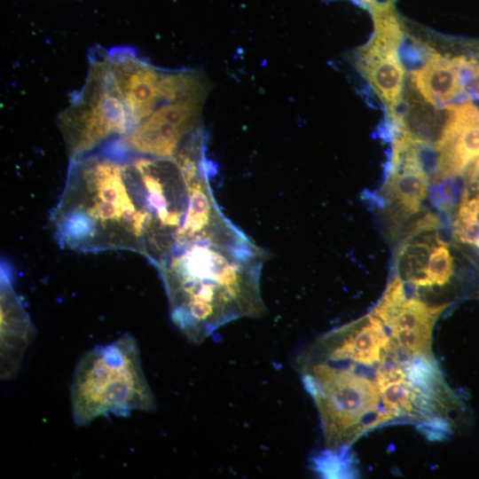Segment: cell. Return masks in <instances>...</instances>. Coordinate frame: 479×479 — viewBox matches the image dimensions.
<instances>
[{"instance_id":"cell-4","label":"cell","mask_w":479,"mask_h":479,"mask_svg":"<svg viewBox=\"0 0 479 479\" xmlns=\"http://www.w3.org/2000/svg\"><path fill=\"white\" fill-rule=\"evenodd\" d=\"M58 124L70 159L94 152L104 142L122 137L136 127L97 56L89 55L85 83L59 114Z\"/></svg>"},{"instance_id":"cell-6","label":"cell","mask_w":479,"mask_h":479,"mask_svg":"<svg viewBox=\"0 0 479 479\" xmlns=\"http://www.w3.org/2000/svg\"><path fill=\"white\" fill-rule=\"evenodd\" d=\"M205 98L161 105L127 135L115 139L125 151L151 157L174 156L184 142L201 127Z\"/></svg>"},{"instance_id":"cell-2","label":"cell","mask_w":479,"mask_h":479,"mask_svg":"<svg viewBox=\"0 0 479 479\" xmlns=\"http://www.w3.org/2000/svg\"><path fill=\"white\" fill-rule=\"evenodd\" d=\"M266 257L248 238L200 240L157 267L171 320L190 342H203L231 321L265 314L260 277Z\"/></svg>"},{"instance_id":"cell-13","label":"cell","mask_w":479,"mask_h":479,"mask_svg":"<svg viewBox=\"0 0 479 479\" xmlns=\"http://www.w3.org/2000/svg\"><path fill=\"white\" fill-rule=\"evenodd\" d=\"M461 84L464 100L479 99V62L463 55Z\"/></svg>"},{"instance_id":"cell-11","label":"cell","mask_w":479,"mask_h":479,"mask_svg":"<svg viewBox=\"0 0 479 479\" xmlns=\"http://www.w3.org/2000/svg\"><path fill=\"white\" fill-rule=\"evenodd\" d=\"M454 271L453 255L446 244L440 243L432 248L427 263L406 280L414 289L444 287L452 282Z\"/></svg>"},{"instance_id":"cell-14","label":"cell","mask_w":479,"mask_h":479,"mask_svg":"<svg viewBox=\"0 0 479 479\" xmlns=\"http://www.w3.org/2000/svg\"><path fill=\"white\" fill-rule=\"evenodd\" d=\"M467 177L479 179V156L471 164Z\"/></svg>"},{"instance_id":"cell-3","label":"cell","mask_w":479,"mask_h":479,"mask_svg":"<svg viewBox=\"0 0 479 479\" xmlns=\"http://www.w3.org/2000/svg\"><path fill=\"white\" fill-rule=\"evenodd\" d=\"M72 415L77 427L100 416L153 412L156 402L143 372L136 339L125 334L83 354L70 386Z\"/></svg>"},{"instance_id":"cell-8","label":"cell","mask_w":479,"mask_h":479,"mask_svg":"<svg viewBox=\"0 0 479 479\" xmlns=\"http://www.w3.org/2000/svg\"><path fill=\"white\" fill-rule=\"evenodd\" d=\"M435 145L441 178L460 176L479 156V109L470 100L450 104Z\"/></svg>"},{"instance_id":"cell-7","label":"cell","mask_w":479,"mask_h":479,"mask_svg":"<svg viewBox=\"0 0 479 479\" xmlns=\"http://www.w3.org/2000/svg\"><path fill=\"white\" fill-rule=\"evenodd\" d=\"M109 75L122 97L136 126L167 103V75L130 47L103 49Z\"/></svg>"},{"instance_id":"cell-10","label":"cell","mask_w":479,"mask_h":479,"mask_svg":"<svg viewBox=\"0 0 479 479\" xmlns=\"http://www.w3.org/2000/svg\"><path fill=\"white\" fill-rule=\"evenodd\" d=\"M35 332L25 310L5 278L1 291V375L15 376Z\"/></svg>"},{"instance_id":"cell-12","label":"cell","mask_w":479,"mask_h":479,"mask_svg":"<svg viewBox=\"0 0 479 479\" xmlns=\"http://www.w3.org/2000/svg\"><path fill=\"white\" fill-rule=\"evenodd\" d=\"M310 467L324 478H355L358 475L350 447L337 450L326 448L311 456Z\"/></svg>"},{"instance_id":"cell-1","label":"cell","mask_w":479,"mask_h":479,"mask_svg":"<svg viewBox=\"0 0 479 479\" xmlns=\"http://www.w3.org/2000/svg\"><path fill=\"white\" fill-rule=\"evenodd\" d=\"M199 172L180 153L137 155L112 144L70 159L50 217L54 237L75 251L137 252L157 268L175 249Z\"/></svg>"},{"instance_id":"cell-5","label":"cell","mask_w":479,"mask_h":479,"mask_svg":"<svg viewBox=\"0 0 479 479\" xmlns=\"http://www.w3.org/2000/svg\"><path fill=\"white\" fill-rule=\"evenodd\" d=\"M373 32L368 42L357 49L356 66L389 112L391 122L402 117L398 107L402 101L404 77L399 48L404 28L393 2L369 6Z\"/></svg>"},{"instance_id":"cell-15","label":"cell","mask_w":479,"mask_h":479,"mask_svg":"<svg viewBox=\"0 0 479 479\" xmlns=\"http://www.w3.org/2000/svg\"><path fill=\"white\" fill-rule=\"evenodd\" d=\"M357 3H361L365 5H373L374 4L385 3V2H394V0H353Z\"/></svg>"},{"instance_id":"cell-9","label":"cell","mask_w":479,"mask_h":479,"mask_svg":"<svg viewBox=\"0 0 479 479\" xmlns=\"http://www.w3.org/2000/svg\"><path fill=\"white\" fill-rule=\"evenodd\" d=\"M462 58H451L428 47L424 63L411 71L412 81L426 101L436 107H445L462 97Z\"/></svg>"}]
</instances>
